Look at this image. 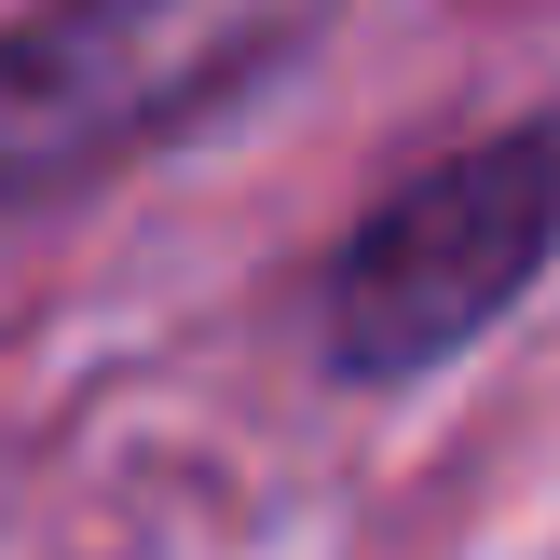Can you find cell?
<instances>
[{
    "label": "cell",
    "instance_id": "obj_2",
    "mask_svg": "<svg viewBox=\"0 0 560 560\" xmlns=\"http://www.w3.org/2000/svg\"><path fill=\"white\" fill-rule=\"evenodd\" d=\"M301 55H315V14H273V0H42V14H0V219L82 206V191L191 151Z\"/></svg>",
    "mask_w": 560,
    "mask_h": 560
},
{
    "label": "cell",
    "instance_id": "obj_1",
    "mask_svg": "<svg viewBox=\"0 0 560 560\" xmlns=\"http://www.w3.org/2000/svg\"><path fill=\"white\" fill-rule=\"evenodd\" d=\"M547 273H560V96L383 178L301 288V342L342 397H397L479 355Z\"/></svg>",
    "mask_w": 560,
    "mask_h": 560
}]
</instances>
